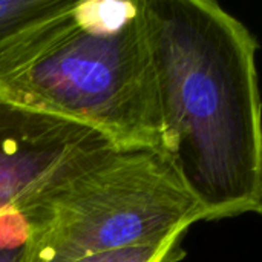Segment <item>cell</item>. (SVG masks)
Listing matches in <instances>:
<instances>
[{"instance_id":"8","label":"cell","mask_w":262,"mask_h":262,"mask_svg":"<svg viewBox=\"0 0 262 262\" xmlns=\"http://www.w3.org/2000/svg\"><path fill=\"white\" fill-rule=\"evenodd\" d=\"M259 213H261V215H262V204H261V210H259Z\"/></svg>"},{"instance_id":"3","label":"cell","mask_w":262,"mask_h":262,"mask_svg":"<svg viewBox=\"0 0 262 262\" xmlns=\"http://www.w3.org/2000/svg\"><path fill=\"white\" fill-rule=\"evenodd\" d=\"M29 262L155 246L207 221L203 204L163 149L117 147L23 209Z\"/></svg>"},{"instance_id":"5","label":"cell","mask_w":262,"mask_h":262,"mask_svg":"<svg viewBox=\"0 0 262 262\" xmlns=\"http://www.w3.org/2000/svg\"><path fill=\"white\" fill-rule=\"evenodd\" d=\"M77 0H0V81L26 68L74 23Z\"/></svg>"},{"instance_id":"2","label":"cell","mask_w":262,"mask_h":262,"mask_svg":"<svg viewBox=\"0 0 262 262\" xmlns=\"http://www.w3.org/2000/svg\"><path fill=\"white\" fill-rule=\"evenodd\" d=\"M0 88L120 147L166 150L147 0L80 2L72 26Z\"/></svg>"},{"instance_id":"1","label":"cell","mask_w":262,"mask_h":262,"mask_svg":"<svg viewBox=\"0 0 262 262\" xmlns=\"http://www.w3.org/2000/svg\"><path fill=\"white\" fill-rule=\"evenodd\" d=\"M166 152L207 221L259 213L258 43L213 0H147Z\"/></svg>"},{"instance_id":"6","label":"cell","mask_w":262,"mask_h":262,"mask_svg":"<svg viewBox=\"0 0 262 262\" xmlns=\"http://www.w3.org/2000/svg\"><path fill=\"white\" fill-rule=\"evenodd\" d=\"M183 236L184 235H177L155 246L94 253L71 262H178L186 255L181 247Z\"/></svg>"},{"instance_id":"4","label":"cell","mask_w":262,"mask_h":262,"mask_svg":"<svg viewBox=\"0 0 262 262\" xmlns=\"http://www.w3.org/2000/svg\"><path fill=\"white\" fill-rule=\"evenodd\" d=\"M117 147L95 127L0 88V213L26 209Z\"/></svg>"},{"instance_id":"7","label":"cell","mask_w":262,"mask_h":262,"mask_svg":"<svg viewBox=\"0 0 262 262\" xmlns=\"http://www.w3.org/2000/svg\"><path fill=\"white\" fill-rule=\"evenodd\" d=\"M31 221L21 210L0 213V262H29Z\"/></svg>"}]
</instances>
